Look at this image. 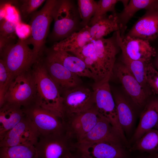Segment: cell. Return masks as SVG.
Masks as SVG:
<instances>
[{
	"label": "cell",
	"mask_w": 158,
	"mask_h": 158,
	"mask_svg": "<svg viewBox=\"0 0 158 158\" xmlns=\"http://www.w3.org/2000/svg\"><path fill=\"white\" fill-rule=\"evenodd\" d=\"M119 49L116 31L110 37L94 40L72 53L85 63L96 82L110 80Z\"/></svg>",
	"instance_id": "1"
},
{
	"label": "cell",
	"mask_w": 158,
	"mask_h": 158,
	"mask_svg": "<svg viewBox=\"0 0 158 158\" xmlns=\"http://www.w3.org/2000/svg\"><path fill=\"white\" fill-rule=\"evenodd\" d=\"M37 89L35 104L63 115V98L39 57L32 68Z\"/></svg>",
	"instance_id": "2"
},
{
	"label": "cell",
	"mask_w": 158,
	"mask_h": 158,
	"mask_svg": "<svg viewBox=\"0 0 158 158\" xmlns=\"http://www.w3.org/2000/svg\"><path fill=\"white\" fill-rule=\"evenodd\" d=\"M53 18L54 26L50 36L53 41H61L83 28L77 4L73 0H57Z\"/></svg>",
	"instance_id": "3"
},
{
	"label": "cell",
	"mask_w": 158,
	"mask_h": 158,
	"mask_svg": "<svg viewBox=\"0 0 158 158\" xmlns=\"http://www.w3.org/2000/svg\"><path fill=\"white\" fill-rule=\"evenodd\" d=\"M28 45L25 39H19L16 43L8 44L0 50L1 59L13 78L31 69L40 57Z\"/></svg>",
	"instance_id": "4"
},
{
	"label": "cell",
	"mask_w": 158,
	"mask_h": 158,
	"mask_svg": "<svg viewBox=\"0 0 158 158\" xmlns=\"http://www.w3.org/2000/svg\"><path fill=\"white\" fill-rule=\"evenodd\" d=\"M57 1H46L42 8L34 13L30 17L31 34L25 40L28 44L33 46L32 49L38 57L43 53L46 39L53 19V11Z\"/></svg>",
	"instance_id": "5"
},
{
	"label": "cell",
	"mask_w": 158,
	"mask_h": 158,
	"mask_svg": "<svg viewBox=\"0 0 158 158\" xmlns=\"http://www.w3.org/2000/svg\"><path fill=\"white\" fill-rule=\"evenodd\" d=\"M109 80L95 82L92 90L94 105L99 114L106 118L118 133L124 142L127 140L118 121L114 98L111 91Z\"/></svg>",
	"instance_id": "6"
},
{
	"label": "cell",
	"mask_w": 158,
	"mask_h": 158,
	"mask_svg": "<svg viewBox=\"0 0 158 158\" xmlns=\"http://www.w3.org/2000/svg\"><path fill=\"white\" fill-rule=\"evenodd\" d=\"M36 96V87L31 68L13 78L6 91L5 102L25 107L35 103Z\"/></svg>",
	"instance_id": "7"
},
{
	"label": "cell",
	"mask_w": 158,
	"mask_h": 158,
	"mask_svg": "<svg viewBox=\"0 0 158 158\" xmlns=\"http://www.w3.org/2000/svg\"><path fill=\"white\" fill-rule=\"evenodd\" d=\"M22 108L40 135L65 132L64 121L61 115L35 103Z\"/></svg>",
	"instance_id": "8"
},
{
	"label": "cell",
	"mask_w": 158,
	"mask_h": 158,
	"mask_svg": "<svg viewBox=\"0 0 158 158\" xmlns=\"http://www.w3.org/2000/svg\"><path fill=\"white\" fill-rule=\"evenodd\" d=\"M74 144L64 132L40 135L34 146L38 158H66Z\"/></svg>",
	"instance_id": "9"
},
{
	"label": "cell",
	"mask_w": 158,
	"mask_h": 158,
	"mask_svg": "<svg viewBox=\"0 0 158 158\" xmlns=\"http://www.w3.org/2000/svg\"><path fill=\"white\" fill-rule=\"evenodd\" d=\"M99 117L94 105L86 111L64 116L65 132L75 143L92 128Z\"/></svg>",
	"instance_id": "10"
},
{
	"label": "cell",
	"mask_w": 158,
	"mask_h": 158,
	"mask_svg": "<svg viewBox=\"0 0 158 158\" xmlns=\"http://www.w3.org/2000/svg\"><path fill=\"white\" fill-rule=\"evenodd\" d=\"M63 91V117L86 111L94 106L92 90L79 85Z\"/></svg>",
	"instance_id": "11"
},
{
	"label": "cell",
	"mask_w": 158,
	"mask_h": 158,
	"mask_svg": "<svg viewBox=\"0 0 158 158\" xmlns=\"http://www.w3.org/2000/svg\"><path fill=\"white\" fill-rule=\"evenodd\" d=\"M40 134L25 114L23 118L0 140V147L19 145L34 146Z\"/></svg>",
	"instance_id": "12"
},
{
	"label": "cell",
	"mask_w": 158,
	"mask_h": 158,
	"mask_svg": "<svg viewBox=\"0 0 158 158\" xmlns=\"http://www.w3.org/2000/svg\"><path fill=\"white\" fill-rule=\"evenodd\" d=\"M116 34L122 57L149 63L156 55V50L149 41L126 35L121 36L120 31H116Z\"/></svg>",
	"instance_id": "13"
},
{
	"label": "cell",
	"mask_w": 158,
	"mask_h": 158,
	"mask_svg": "<svg viewBox=\"0 0 158 158\" xmlns=\"http://www.w3.org/2000/svg\"><path fill=\"white\" fill-rule=\"evenodd\" d=\"M49 74L60 91L80 85V77L71 72L61 64L46 54L45 57L40 56Z\"/></svg>",
	"instance_id": "14"
},
{
	"label": "cell",
	"mask_w": 158,
	"mask_h": 158,
	"mask_svg": "<svg viewBox=\"0 0 158 158\" xmlns=\"http://www.w3.org/2000/svg\"><path fill=\"white\" fill-rule=\"evenodd\" d=\"M75 147L87 158H127L123 145L108 142L75 143Z\"/></svg>",
	"instance_id": "15"
},
{
	"label": "cell",
	"mask_w": 158,
	"mask_h": 158,
	"mask_svg": "<svg viewBox=\"0 0 158 158\" xmlns=\"http://www.w3.org/2000/svg\"><path fill=\"white\" fill-rule=\"evenodd\" d=\"M124 90L133 101L139 107L145 102L147 92L123 63L116 62L113 70Z\"/></svg>",
	"instance_id": "16"
},
{
	"label": "cell",
	"mask_w": 158,
	"mask_h": 158,
	"mask_svg": "<svg viewBox=\"0 0 158 158\" xmlns=\"http://www.w3.org/2000/svg\"><path fill=\"white\" fill-rule=\"evenodd\" d=\"M126 35L149 42L156 39L158 37V8L146 10Z\"/></svg>",
	"instance_id": "17"
},
{
	"label": "cell",
	"mask_w": 158,
	"mask_h": 158,
	"mask_svg": "<svg viewBox=\"0 0 158 158\" xmlns=\"http://www.w3.org/2000/svg\"><path fill=\"white\" fill-rule=\"evenodd\" d=\"M103 141L122 145V142H124L111 123L99 115L97 122L92 128L76 143H89Z\"/></svg>",
	"instance_id": "18"
},
{
	"label": "cell",
	"mask_w": 158,
	"mask_h": 158,
	"mask_svg": "<svg viewBox=\"0 0 158 158\" xmlns=\"http://www.w3.org/2000/svg\"><path fill=\"white\" fill-rule=\"evenodd\" d=\"M45 51L47 54L79 77H87L94 80L93 75L85 63L77 56L52 47L47 49Z\"/></svg>",
	"instance_id": "19"
},
{
	"label": "cell",
	"mask_w": 158,
	"mask_h": 158,
	"mask_svg": "<svg viewBox=\"0 0 158 158\" xmlns=\"http://www.w3.org/2000/svg\"><path fill=\"white\" fill-rule=\"evenodd\" d=\"M25 116V114L21 107L5 102L0 107V140Z\"/></svg>",
	"instance_id": "20"
},
{
	"label": "cell",
	"mask_w": 158,
	"mask_h": 158,
	"mask_svg": "<svg viewBox=\"0 0 158 158\" xmlns=\"http://www.w3.org/2000/svg\"><path fill=\"white\" fill-rule=\"evenodd\" d=\"M158 124V99L152 100L146 105L142 112L133 139L136 141Z\"/></svg>",
	"instance_id": "21"
},
{
	"label": "cell",
	"mask_w": 158,
	"mask_h": 158,
	"mask_svg": "<svg viewBox=\"0 0 158 158\" xmlns=\"http://www.w3.org/2000/svg\"><path fill=\"white\" fill-rule=\"evenodd\" d=\"M157 8H158V0H129L121 12L116 13L121 35H123L129 20L138 11L143 9L147 10Z\"/></svg>",
	"instance_id": "22"
},
{
	"label": "cell",
	"mask_w": 158,
	"mask_h": 158,
	"mask_svg": "<svg viewBox=\"0 0 158 158\" xmlns=\"http://www.w3.org/2000/svg\"><path fill=\"white\" fill-rule=\"evenodd\" d=\"M90 30V27L87 26L63 40L55 43L52 47L55 49L72 53L93 41Z\"/></svg>",
	"instance_id": "23"
},
{
	"label": "cell",
	"mask_w": 158,
	"mask_h": 158,
	"mask_svg": "<svg viewBox=\"0 0 158 158\" xmlns=\"http://www.w3.org/2000/svg\"><path fill=\"white\" fill-rule=\"evenodd\" d=\"M90 27V33L93 41L120 30L116 13L109 15L106 14L99 18Z\"/></svg>",
	"instance_id": "24"
},
{
	"label": "cell",
	"mask_w": 158,
	"mask_h": 158,
	"mask_svg": "<svg viewBox=\"0 0 158 158\" xmlns=\"http://www.w3.org/2000/svg\"><path fill=\"white\" fill-rule=\"evenodd\" d=\"M118 121L124 132L128 133L134 122V114L130 104L126 99L119 94L114 97Z\"/></svg>",
	"instance_id": "25"
},
{
	"label": "cell",
	"mask_w": 158,
	"mask_h": 158,
	"mask_svg": "<svg viewBox=\"0 0 158 158\" xmlns=\"http://www.w3.org/2000/svg\"><path fill=\"white\" fill-rule=\"evenodd\" d=\"M0 158H38L34 146L19 145L0 147Z\"/></svg>",
	"instance_id": "26"
},
{
	"label": "cell",
	"mask_w": 158,
	"mask_h": 158,
	"mask_svg": "<svg viewBox=\"0 0 158 158\" xmlns=\"http://www.w3.org/2000/svg\"><path fill=\"white\" fill-rule=\"evenodd\" d=\"M136 150L152 154L158 152V130L152 129L136 141Z\"/></svg>",
	"instance_id": "27"
},
{
	"label": "cell",
	"mask_w": 158,
	"mask_h": 158,
	"mask_svg": "<svg viewBox=\"0 0 158 158\" xmlns=\"http://www.w3.org/2000/svg\"><path fill=\"white\" fill-rule=\"evenodd\" d=\"M123 63L145 89L146 85L148 86L145 79V70L146 66L149 63L140 61L131 60L123 57Z\"/></svg>",
	"instance_id": "28"
},
{
	"label": "cell",
	"mask_w": 158,
	"mask_h": 158,
	"mask_svg": "<svg viewBox=\"0 0 158 158\" xmlns=\"http://www.w3.org/2000/svg\"><path fill=\"white\" fill-rule=\"evenodd\" d=\"M17 24L13 21L3 18L0 23V49L9 43L14 42L16 39V28Z\"/></svg>",
	"instance_id": "29"
},
{
	"label": "cell",
	"mask_w": 158,
	"mask_h": 158,
	"mask_svg": "<svg viewBox=\"0 0 158 158\" xmlns=\"http://www.w3.org/2000/svg\"><path fill=\"white\" fill-rule=\"evenodd\" d=\"M78 8L83 28L88 26L93 17L97 8V1L94 0H78Z\"/></svg>",
	"instance_id": "30"
},
{
	"label": "cell",
	"mask_w": 158,
	"mask_h": 158,
	"mask_svg": "<svg viewBox=\"0 0 158 158\" xmlns=\"http://www.w3.org/2000/svg\"><path fill=\"white\" fill-rule=\"evenodd\" d=\"M16 1L21 17L24 20L30 18L37 9L44 2V0H23Z\"/></svg>",
	"instance_id": "31"
},
{
	"label": "cell",
	"mask_w": 158,
	"mask_h": 158,
	"mask_svg": "<svg viewBox=\"0 0 158 158\" xmlns=\"http://www.w3.org/2000/svg\"><path fill=\"white\" fill-rule=\"evenodd\" d=\"M13 78L2 59H0V107L5 103V96Z\"/></svg>",
	"instance_id": "32"
},
{
	"label": "cell",
	"mask_w": 158,
	"mask_h": 158,
	"mask_svg": "<svg viewBox=\"0 0 158 158\" xmlns=\"http://www.w3.org/2000/svg\"><path fill=\"white\" fill-rule=\"evenodd\" d=\"M120 0H100L97 1V4L95 14L91 19L88 26L91 25L99 18L106 14L109 12L112 13H116L115 7Z\"/></svg>",
	"instance_id": "33"
},
{
	"label": "cell",
	"mask_w": 158,
	"mask_h": 158,
	"mask_svg": "<svg viewBox=\"0 0 158 158\" xmlns=\"http://www.w3.org/2000/svg\"><path fill=\"white\" fill-rule=\"evenodd\" d=\"M147 84L151 90L158 95V70L151 63L147 64L145 70Z\"/></svg>",
	"instance_id": "34"
},
{
	"label": "cell",
	"mask_w": 158,
	"mask_h": 158,
	"mask_svg": "<svg viewBox=\"0 0 158 158\" xmlns=\"http://www.w3.org/2000/svg\"><path fill=\"white\" fill-rule=\"evenodd\" d=\"M16 32L20 39H26L30 36L31 34L30 26L23 23H18Z\"/></svg>",
	"instance_id": "35"
},
{
	"label": "cell",
	"mask_w": 158,
	"mask_h": 158,
	"mask_svg": "<svg viewBox=\"0 0 158 158\" xmlns=\"http://www.w3.org/2000/svg\"><path fill=\"white\" fill-rule=\"evenodd\" d=\"M66 158H87L76 148L74 145Z\"/></svg>",
	"instance_id": "36"
},
{
	"label": "cell",
	"mask_w": 158,
	"mask_h": 158,
	"mask_svg": "<svg viewBox=\"0 0 158 158\" xmlns=\"http://www.w3.org/2000/svg\"><path fill=\"white\" fill-rule=\"evenodd\" d=\"M151 158H158V152L152 154Z\"/></svg>",
	"instance_id": "37"
},
{
	"label": "cell",
	"mask_w": 158,
	"mask_h": 158,
	"mask_svg": "<svg viewBox=\"0 0 158 158\" xmlns=\"http://www.w3.org/2000/svg\"><path fill=\"white\" fill-rule=\"evenodd\" d=\"M155 65L157 68V70H158V56L156 59Z\"/></svg>",
	"instance_id": "38"
},
{
	"label": "cell",
	"mask_w": 158,
	"mask_h": 158,
	"mask_svg": "<svg viewBox=\"0 0 158 158\" xmlns=\"http://www.w3.org/2000/svg\"></svg>",
	"instance_id": "39"
}]
</instances>
